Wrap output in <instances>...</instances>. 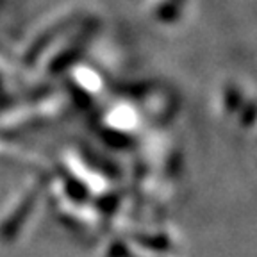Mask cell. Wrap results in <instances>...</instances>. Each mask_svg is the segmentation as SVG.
I'll return each instance as SVG.
<instances>
[{
  "instance_id": "6da1fadb",
  "label": "cell",
  "mask_w": 257,
  "mask_h": 257,
  "mask_svg": "<svg viewBox=\"0 0 257 257\" xmlns=\"http://www.w3.org/2000/svg\"><path fill=\"white\" fill-rule=\"evenodd\" d=\"M34 202H36V193H32L31 197H27L24 202H22V205L18 207V211H16V213L13 214L11 220H8V223L4 225L6 236H11V234H15L16 230L20 229V225L24 223V220L27 218V214L31 213V209L34 207Z\"/></svg>"
}]
</instances>
